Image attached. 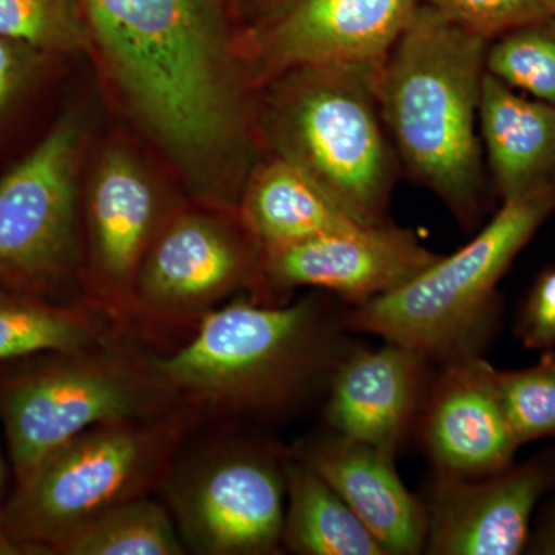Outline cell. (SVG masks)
Segmentation results:
<instances>
[{"mask_svg": "<svg viewBox=\"0 0 555 555\" xmlns=\"http://www.w3.org/2000/svg\"><path fill=\"white\" fill-rule=\"evenodd\" d=\"M335 315L317 295L264 305L247 295L211 312L153 374L201 423L276 422L308 406L341 360Z\"/></svg>", "mask_w": 555, "mask_h": 555, "instance_id": "1", "label": "cell"}, {"mask_svg": "<svg viewBox=\"0 0 555 555\" xmlns=\"http://www.w3.org/2000/svg\"><path fill=\"white\" fill-rule=\"evenodd\" d=\"M488 39L420 5L379 72V107L398 156L473 225L483 192L476 134Z\"/></svg>", "mask_w": 555, "mask_h": 555, "instance_id": "2", "label": "cell"}, {"mask_svg": "<svg viewBox=\"0 0 555 555\" xmlns=\"http://www.w3.org/2000/svg\"><path fill=\"white\" fill-rule=\"evenodd\" d=\"M198 416L177 406L83 430L14 481L5 531L21 555H51L62 540L112 507L158 494Z\"/></svg>", "mask_w": 555, "mask_h": 555, "instance_id": "3", "label": "cell"}, {"mask_svg": "<svg viewBox=\"0 0 555 555\" xmlns=\"http://www.w3.org/2000/svg\"><path fill=\"white\" fill-rule=\"evenodd\" d=\"M554 210L555 175L503 201L492 221L455 254L397 291L352 306L343 324L444 364L478 356L494 320L496 284Z\"/></svg>", "mask_w": 555, "mask_h": 555, "instance_id": "4", "label": "cell"}, {"mask_svg": "<svg viewBox=\"0 0 555 555\" xmlns=\"http://www.w3.org/2000/svg\"><path fill=\"white\" fill-rule=\"evenodd\" d=\"M382 65L286 69L269 108L276 158L305 171L369 225L386 222L396 184V158L379 107Z\"/></svg>", "mask_w": 555, "mask_h": 555, "instance_id": "5", "label": "cell"}, {"mask_svg": "<svg viewBox=\"0 0 555 555\" xmlns=\"http://www.w3.org/2000/svg\"><path fill=\"white\" fill-rule=\"evenodd\" d=\"M177 406L153 374L149 350L127 335L0 363V423L14 481L90 427Z\"/></svg>", "mask_w": 555, "mask_h": 555, "instance_id": "6", "label": "cell"}, {"mask_svg": "<svg viewBox=\"0 0 555 555\" xmlns=\"http://www.w3.org/2000/svg\"><path fill=\"white\" fill-rule=\"evenodd\" d=\"M238 423H201L182 443L158 495L188 554L284 551L291 449Z\"/></svg>", "mask_w": 555, "mask_h": 555, "instance_id": "7", "label": "cell"}, {"mask_svg": "<svg viewBox=\"0 0 555 555\" xmlns=\"http://www.w3.org/2000/svg\"><path fill=\"white\" fill-rule=\"evenodd\" d=\"M261 264V243L241 211L236 221L175 215L139 270L127 334L149 352H173L241 292L257 301Z\"/></svg>", "mask_w": 555, "mask_h": 555, "instance_id": "8", "label": "cell"}, {"mask_svg": "<svg viewBox=\"0 0 555 555\" xmlns=\"http://www.w3.org/2000/svg\"><path fill=\"white\" fill-rule=\"evenodd\" d=\"M78 144L75 119L64 118L0 178L2 291L65 301V284L78 278Z\"/></svg>", "mask_w": 555, "mask_h": 555, "instance_id": "9", "label": "cell"}, {"mask_svg": "<svg viewBox=\"0 0 555 555\" xmlns=\"http://www.w3.org/2000/svg\"><path fill=\"white\" fill-rule=\"evenodd\" d=\"M438 258L411 230L386 222L262 247L257 302L283 305L295 288L312 287L361 305L404 286Z\"/></svg>", "mask_w": 555, "mask_h": 555, "instance_id": "10", "label": "cell"}, {"mask_svg": "<svg viewBox=\"0 0 555 555\" xmlns=\"http://www.w3.org/2000/svg\"><path fill=\"white\" fill-rule=\"evenodd\" d=\"M147 179L122 153L102 163L87 210V261L80 262V301L127 334L131 298L150 247L167 222Z\"/></svg>", "mask_w": 555, "mask_h": 555, "instance_id": "11", "label": "cell"}, {"mask_svg": "<svg viewBox=\"0 0 555 555\" xmlns=\"http://www.w3.org/2000/svg\"><path fill=\"white\" fill-rule=\"evenodd\" d=\"M555 486V452L476 478L437 476L426 506L427 553L516 555L537 503Z\"/></svg>", "mask_w": 555, "mask_h": 555, "instance_id": "12", "label": "cell"}, {"mask_svg": "<svg viewBox=\"0 0 555 555\" xmlns=\"http://www.w3.org/2000/svg\"><path fill=\"white\" fill-rule=\"evenodd\" d=\"M418 0H294L259 40L268 72L382 65Z\"/></svg>", "mask_w": 555, "mask_h": 555, "instance_id": "13", "label": "cell"}, {"mask_svg": "<svg viewBox=\"0 0 555 555\" xmlns=\"http://www.w3.org/2000/svg\"><path fill=\"white\" fill-rule=\"evenodd\" d=\"M494 367L480 357L447 363L423 416V444L437 476L476 478L513 465L518 444L500 404Z\"/></svg>", "mask_w": 555, "mask_h": 555, "instance_id": "14", "label": "cell"}, {"mask_svg": "<svg viewBox=\"0 0 555 555\" xmlns=\"http://www.w3.org/2000/svg\"><path fill=\"white\" fill-rule=\"evenodd\" d=\"M426 363L423 353L396 343L343 356L327 383V425L396 460L418 404Z\"/></svg>", "mask_w": 555, "mask_h": 555, "instance_id": "15", "label": "cell"}, {"mask_svg": "<svg viewBox=\"0 0 555 555\" xmlns=\"http://www.w3.org/2000/svg\"><path fill=\"white\" fill-rule=\"evenodd\" d=\"M291 452L345 500L387 555L425 550L426 506L401 481L396 460L335 433L306 438Z\"/></svg>", "mask_w": 555, "mask_h": 555, "instance_id": "16", "label": "cell"}, {"mask_svg": "<svg viewBox=\"0 0 555 555\" xmlns=\"http://www.w3.org/2000/svg\"><path fill=\"white\" fill-rule=\"evenodd\" d=\"M489 167L503 199L555 175V105L518 96L486 72L478 105Z\"/></svg>", "mask_w": 555, "mask_h": 555, "instance_id": "17", "label": "cell"}, {"mask_svg": "<svg viewBox=\"0 0 555 555\" xmlns=\"http://www.w3.org/2000/svg\"><path fill=\"white\" fill-rule=\"evenodd\" d=\"M240 211L262 247L369 225L339 206L309 175L281 158L254 175Z\"/></svg>", "mask_w": 555, "mask_h": 555, "instance_id": "18", "label": "cell"}, {"mask_svg": "<svg viewBox=\"0 0 555 555\" xmlns=\"http://www.w3.org/2000/svg\"><path fill=\"white\" fill-rule=\"evenodd\" d=\"M283 547L301 555H387L345 500L292 452Z\"/></svg>", "mask_w": 555, "mask_h": 555, "instance_id": "19", "label": "cell"}, {"mask_svg": "<svg viewBox=\"0 0 555 555\" xmlns=\"http://www.w3.org/2000/svg\"><path fill=\"white\" fill-rule=\"evenodd\" d=\"M122 332L86 302L0 288V363L43 352L90 349Z\"/></svg>", "mask_w": 555, "mask_h": 555, "instance_id": "20", "label": "cell"}, {"mask_svg": "<svg viewBox=\"0 0 555 555\" xmlns=\"http://www.w3.org/2000/svg\"><path fill=\"white\" fill-rule=\"evenodd\" d=\"M188 554L167 506L142 496L105 511L76 529L51 555Z\"/></svg>", "mask_w": 555, "mask_h": 555, "instance_id": "21", "label": "cell"}, {"mask_svg": "<svg viewBox=\"0 0 555 555\" xmlns=\"http://www.w3.org/2000/svg\"><path fill=\"white\" fill-rule=\"evenodd\" d=\"M486 72L555 105V25L532 22L488 46Z\"/></svg>", "mask_w": 555, "mask_h": 555, "instance_id": "22", "label": "cell"}, {"mask_svg": "<svg viewBox=\"0 0 555 555\" xmlns=\"http://www.w3.org/2000/svg\"><path fill=\"white\" fill-rule=\"evenodd\" d=\"M496 396L518 444L555 436V356L524 371L492 372Z\"/></svg>", "mask_w": 555, "mask_h": 555, "instance_id": "23", "label": "cell"}, {"mask_svg": "<svg viewBox=\"0 0 555 555\" xmlns=\"http://www.w3.org/2000/svg\"><path fill=\"white\" fill-rule=\"evenodd\" d=\"M0 38L42 53H64L82 46L78 0H0Z\"/></svg>", "mask_w": 555, "mask_h": 555, "instance_id": "24", "label": "cell"}, {"mask_svg": "<svg viewBox=\"0 0 555 555\" xmlns=\"http://www.w3.org/2000/svg\"><path fill=\"white\" fill-rule=\"evenodd\" d=\"M426 5L485 39L553 16L546 0H426Z\"/></svg>", "mask_w": 555, "mask_h": 555, "instance_id": "25", "label": "cell"}, {"mask_svg": "<svg viewBox=\"0 0 555 555\" xmlns=\"http://www.w3.org/2000/svg\"><path fill=\"white\" fill-rule=\"evenodd\" d=\"M46 53L16 40L0 38V120L28 90Z\"/></svg>", "mask_w": 555, "mask_h": 555, "instance_id": "26", "label": "cell"}, {"mask_svg": "<svg viewBox=\"0 0 555 555\" xmlns=\"http://www.w3.org/2000/svg\"><path fill=\"white\" fill-rule=\"evenodd\" d=\"M518 335L531 349L555 346V270L537 280L518 320Z\"/></svg>", "mask_w": 555, "mask_h": 555, "instance_id": "27", "label": "cell"}, {"mask_svg": "<svg viewBox=\"0 0 555 555\" xmlns=\"http://www.w3.org/2000/svg\"><path fill=\"white\" fill-rule=\"evenodd\" d=\"M7 485H9V470H7L5 456L0 451V555H21L5 531V509L10 496Z\"/></svg>", "mask_w": 555, "mask_h": 555, "instance_id": "28", "label": "cell"}, {"mask_svg": "<svg viewBox=\"0 0 555 555\" xmlns=\"http://www.w3.org/2000/svg\"><path fill=\"white\" fill-rule=\"evenodd\" d=\"M535 553L555 555V506L535 539Z\"/></svg>", "mask_w": 555, "mask_h": 555, "instance_id": "29", "label": "cell"}, {"mask_svg": "<svg viewBox=\"0 0 555 555\" xmlns=\"http://www.w3.org/2000/svg\"><path fill=\"white\" fill-rule=\"evenodd\" d=\"M547 9H550L551 14L555 16V0H546Z\"/></svg>", "mask_w": 555, "mask_h": 555, "instance_id": "30", "label": "cell"}]
</instances>
